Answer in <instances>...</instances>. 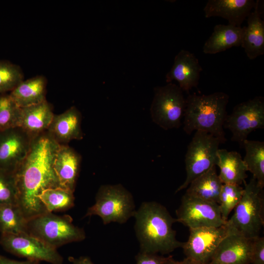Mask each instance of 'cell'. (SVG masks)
<instances>
[{
	"label": "cell",
	"instance_id": "cell-20",
	"mask_svg": "<svg viewBox=\"0 0 264 264\" xmlns=\"http://www.w3.org/2000/svg\"><path fill=\"white\" fill-rule=\"evenodd\" d=\"M54 116L52 107L46 100L20 108L18 127L34 138L47 131Z\"/></svg>",
	"mask_w": 264,
	"mask_h": 264
},
{
	"label": "cell",
	"instance_id": "cell-9",
	"mask_svg": "<svg viewBox=\"0 0 264 264\" xmlns=\"http://www.w3.org/2000/svg\"><path fill=\"white\" fill-rule=\"evenodd\" d=\"M224 127L232 134L231 140L242 145L253 131L264 127V98L256 96L237 104L227 115Z\"/></svg>",
	"mask_w": 264,
	"mask_h": 264
},
{
	"label": "cell",
	"instance_id": "cell-14",
	"mask_svg": "<svg viewBox=\"0 0 264 264\" xmlns=\"http://www.w3.org/2000/svg\"><path fill=\"white\" fill-rule=\"evenodd\" d=\"M253 240L230 231L208 264H250Z\"/></svg>",
	"mask_w": 264,
	"mask_h": 264
},
{
	"label": "cell",
	"instance_id": "cell-35",
	"mask_svg": "<svg viewBox=\"0 0 264 264\" xmlns=\"http://www.w3.org/2000/svg\"><path fill=\"white\" fill-rule=\"evenodd\" d=\"M68 260L72 264H94L90 259L87 256H81L78 258L69 257Z\"/></svg>",
	"mask_w": 264,
	"mask_h": 264
},
{
	"label": "cell",
	"instance_id": "cell-25",
	"mask_svg": "<svg viewBox=\"0 0 264 264\" xmlns=\"http://www.w3.org/2000/svg\"><path fill=\"white\" fill-rule=\"evenodd\" d=\"M245 154L243 159L247 169L259 184L264 186V142L245 140Z\"/></svg>",
	"mask_w": 264,
	"mask_h": 264
},
{
	"label": "cell",
	"instance_id": "cell-27",
	"mask_svg": "<svg viewBox=\"0 0 264 264\" xmlns=\"http://www.w3.org/2000/svg\"><path fill=\"white\" fill-rule=\"evenodd\" d=\"M73 193L61 187L50 188L44 190L38 198L47 212L63 211L73 207Z\"/></svg>",
	"mask_w": 264,
	"mask_h": 264
},
{
	"label": "cell",
	"instance_id": "cell-26",
	"mask_svg": "<svg viewBox=\"0 0 264 264\" xmlns=\"http://www.w3.org/2000/svg\"><path fill=\"white\" fill-rule=\"evenodd\" d=\"M27 222L18 204L0 205L1 234L27 233Z\"/></svg>",
	"mask_w": 264,
	"mask_h": 264
},
{
	"label": "cell",
	"instance_id": "cell-2",
	"mask_svg": "<svg viewBox=\"0 0 264 264\" xmlns=\"http://www.w3.org/2000/svg\"><path fill=\"white\" fill-rule=\"evenodd\" d=\"M133 217L140 252L166 254L182 247L183 242L176 239V231L173 228L176 218L160 203L142 202Z\"/></svg>",
	"mask_w": 264,
	"mask_h": 264
},
{
	"label": "cell",
	"instance_id": "cell-28",
	"mask_svg": "<svg viewBox=\"0 0 264 264\" xmlns=\"http://www.w3.org/2000/svg\"><path fill=\"white\" fill-rule=\"evenodd\" d=\"M243 193V188L240 185L223 184L220 194L219 205L222 219L225 222L240 202Z\"/></svg>",
	"mask_w": 264,
	"mask_h": 264
},
{
	"label": "cell",
	"instance_id": "cell-21",
	"mask_svg": "<svg viewBox=\"0 0 264 264\" xmlns=\"http://www.w3.org/2000/svg\"><path fill=\"white\" fill-rule=\"evenodd\" d=\"M244 26L230 24L216 25L213 31L203 46L205 54H214L233 47L241 46Z\"/></svg>",
	"mask_w": 264,
	"mask_h": 264
},
{
	"label": "cell",
	"instance_id": "cell-13",
	"mask_svg": "<svg viewBox=\"0 0 264 264\" xmlns=\"http://www.w3.org/2000/svg\"><path fill=\"white\" fill-rule=\"evenodd\" d=\"M33 138L15 127L0 132V169L15 173L26 157Z\"/></svg>",
	"mask_w": 264,
	"mask_h": 264
},
{
	"label": "cell",
	"instance_id": "cell-33",
	"mask_svg": "<svg viewBox=\"0 0 264 264\" xmlns=\"http://www.w3.org/2000/svg\"><path fill=\"white\" fill-rule=\"evenodd\" d=\"M168 259L157 254L139 252L135 256L136 264H164Z\"/></svg>",
	"mask_w": 264,
	"mask_h": 264
},
{
	"label": "cell",
	"instance_id": "cell-37",
	"mask_svg": "<svg viewBox=\"0 0 264 264\" xmlns=\"http://www.w3.org/2000/svg\"></svg>",
	"mask_w": 264,
	"mask_h": 264
},
{
	"label": "cell",
	"instance_id": "cell-36",
	"mask_svg": "<svg viewBox=\"0 0 264 264\" xmlns=\"http://www.w3.org/2000/svg\"><path fill=\"white\" fill-rule=\"evenodd\" d=\"M164 264H198L192 262L187 258H185L184 260L181 261H177L175 260L172 256H169L168 257V259Z\"/></svg>",
	"mask_w": 264,
	"mask_h": 264
},
{
	"label": "cell",
	"instance_id": "cell-12",
	"mask_svg": "<svg viewBox=\"0 0 264 264\" xmlns=\"http://www.w3.org/2000/svg\"><path fill=\"white\" fill-rule=\"evenodd\" d=\"M176 221L189 229L219 227L224 225L218 203L202 200L185 193L176 209Z\"/></svg>",
	"mask_w": 264,
	"mask_h": 264
},
{
	"label": "cell",
	"instance_id": "cell-3",
	"mask_svg": "<svg viewBox=\"0 0 264 264\" xmlns=\"http://www.w3.org/2000/svg\"><path fill=\"white\" fill-rule=\"evenodd\" d=\"M229 98L227 94L219 91L208 95L189 94L186 98L184 132L188 134L194 131L204 132L224 143L226 139L223 128Z\"/></svg>",
	"mask_w": 264,
	"mask_h": 264
},
{
	"label": "cell",
	"instance_id": "cell-15",
	"mask_svg": "<svg viewBox=\"0 0 264 264\" xmlns=\"http://www.w3.org/2000/svg\"><path fill=\"white\" fill-rule=\"evenodd\" d=\"M202 68L198 59L189 51L181 49L175 56L174 64L166 75L167 83L174 80L183 91L197 87Z\"/></svg>",
	"mask_w": 264,
	"mask_h": 264
},
{
	"label": "cell",
	"instance_id": "cell-30",
	"mask_svg": "<svg viewBox=\"0 0 264 264\" xmlns=\"http://www.w3.org/2000/svg\"><path fill=\"white\" fill-rule=\"evenodd\" d=\"M23 78V73L19 66L0 60V94L11 91Z\"/></svg>",
	"mask_w": 264,
	"mask_h": 264
},
{
	"label": "cell",
	"instance_id": "cell-17",
	"mask_svg": "<svg viewBox=\"0 0 264 264\" xmlns=\"http://www.w3.org/2000/svg\"><path fill=\"white\" fill-rule=\"evenodd\" d=\"M81 156L66 144H60L56 153L53 169L60 187L74 192L79 175Z\"/></svg>",
	"mask_w": 264,
	"mask_h": 264
},
{
	"label": "cell",
	"instance_id": "cell-22",
	"mask_svg": "<svg viewBox=\"0 0 264 264\" xmlns=\"http://www.w3.org/2000/svg\"><path fill=\"white\" fill-rule=\"evenodd\" d=\"M217 166L220 169L219 176L223 184L241 185L245 182L248 171L241 154L236 151L219 149Z\"/></svg>",
	"mask_w": 264,
	"mask_h": 264
},
{
	"label": "cell",
	"instance_id": "cell-1",
	"mask_svg": "<svg viewBox=\"0 0 264 264\" xmlns=\"http://www.w3.org/2000/svg\"><path fill=\"white\" fill-rule=\"evenodd\" d=\"M59 145L47 131L35 137L15 172L18 204L27 220L47 212L38 198L44 190L60 187L53 169Z\"/></svg>",
	"mask_w": 264,
	"mask_h": 264
},
{
	"label": "cell",
	"instance_id": "cell-34",
	"mask_svg": "<svg viewBox=\"0 0 264 264\" xmlns=\"http://www.w3.org/2000/svg\"><path fill=\"white\" fill-rule=\"evenodd\" d=\"M39 263L38 261L29 260L18 261L9 259L5 257L0 255V264H39Z\"/></svg>",
	"mask_w": 264,
	"mask_h": 264
},
{
	"label": "cell",
	"instance_id": "cell-4",
	"mask_svg": "<svg viewBox=\"0 0 264 264\" xmlns=\"http://www.w3.org/2000/svg\"><path fill=\"white\" fill-rule=\"evenodd\" d=\"M263 188L253 177L244 183L241 199L225 223L230 231L250 239L260 236L264 224Z\"/></svg>",
	"mask_w": 264,
	"mask_h": 264
},
{
	"label": "cell",
	"instance_id": "cell-31",
	"mask_svg": "<svg viewBox=\"0 0 264 264\" xmlns=\"http://www.w3.org/2000/svg\"><path fill=\"white\" fill-rule=\"evenodd\" d=\"M18 201L15 173L0 169V205L18 204Z\"/></svg>",
	"mask_w": 264,
	"mask_h": 264
},
{
	"label": "cell",
	"instance_id": "cell-10",
	"mask_svg": "<svg viewBox=\"0 0 264 264\" xmlns=\"http://www.w3.org/2000/svg\"><path fill=\"white\" fill-rule=\"evenodd\" d=\"M0 243L7 251L26 260L62 264L63 258L55 249L27 233L1 234Z\"/></svg>",
	"mask_w": 264,
	"mask_h": 264
},
{
	"label": "cell",
	"instance_id": "cell-23",
	"mask_svg": "<svg viewBox=\"0 0 264 264\" xmlns=\"http://www.w3.org/2000/svg\"><path fill=\"white\" fill-rule=\"evenodd\" d=\"M47 80L37 75L21 82L9 95L20 108L39 103L45 100Z\"/></svg>",
	"mask_w": 264,
	"mask_h": 264
},
{
	"label": "cell",
	"instance_id": "cell-24",
	"mask_svg": "<svg viewBox=\"0 0 264 264\" xmlns=\"http://www.w3.org/2000/svg\"><path fill=\"white\" fill-rule=\"evenodd\" d=\"M223 183L217 174L216 166L193 180L187 187L185 194L219 204Z\"/></svg>",
	"mask_w": 264,
	"mask_h": 264
},
{
	"label": "cell",
	"instance_id": "cell-6",
	"mask_svg": "<svg viewBox=\"0 0 264 264\" xmlns=\"http://www.w3.org/2000/svg\"><path fill=\"white\" fill-rule=\"evenodd\" d=\"M72 221L69 215L60 216L46 212L27 220V233L57 249L86 238L84 230Z\"/></svg>",
	"mask_w": 264,
	"mask_h": 264
},
{
	"label": "cell",
	"instance_id": "cell-8",
	"mask_svg": "<svg viewBox=\"0 0 264 264\" xmlns=\"http://www.w3.org/2000/svg\"><path fill=\"white\" fill-rule=\"evenodd\" d=\"M180 87L172 83L154 88L150 107L153 121L165 130L181 125L186 108V98Z\"/></svg>",
	"mask_w": 264,
	"mask_h": 264
},
{
	"label": "cell",
	"instance_id": "cell-18",
	"mask_svg": "<svg viewBox=\"0 0 264 264\" xmlns=\"http://www.w3.org/2000/svg\"><path fill=\"white\" fill-rule=\"evenodd\" d=\"M80 112L72 106L60 114L54 115L47 132L59 144L81 140L83 136Z\"/></svg>",
	"mask_w": 264,
	"mask_h": 264
},
{
	"label": "cell",
	"instance_id": "cell-19",
	"mask_svg": "<svg viewBox=\"0 0 264 264\" xmlns=\"http://www.w3.org/2000/svg\"><path fill=\"white\" fill-rule=\"evenodd\" d=\"M261 2V0H256L254 10L247 18V25L244 26L241 46L250 60L264 53V22L261 18L263 9Z\"/></svg>",
	"mask_w": 264,
	"mask_h": 264
},
{
	"label": "cell",
	"instance_id": "cell-29",
	"mask_svg": "<svg viewBox=\"0 0 264 264\" xmlns=\"http://www.w3.org/2000/svg\"><path fill=\"white\" fill-rule=\"evenodd\" d=\"M20 108L9 94H0V131L18 127Z\"/></svg>",
	"mask_w": 264,
	"mask_h": 264
},
{
	"label": "cell",
	"instance_id": "cell-16",
	"mask_svg": "<svg viewBox=\"0 0 264 264\" xmlns=\"http://www.w3.org/2000/svg\"><path fill=\"white\" fill-rule=\"evenodd\" d=\"M255 3L254 0H208L203 12L206 18L221 17L226 20L228 24L241 26Z\"/></svg>",
	"mask_w": 264,
	"mask_h": 264
},
{
	"label": "cell",
	"instance_id": "cell-11",
	"mask_svg": "<svg viewBox=\"0 0 264 264\" xmlns=\"http://www.w3.org/2000/svg\"><path fill=\"white\" fill-rule=\"evenodd\" d=\"M189 232L181 247L186 258L198 264H208L230 230L225 223L219 227L191 228Z\"/></svg>",
	"mask_w": 264,
	"mask_h": 264
},
{
	"label": "cell",
	"instance_id": "cell-7",
	"mask_svg": "<svg viewBox=\"0 0 264 264\" xmlns=\"http://www.w3.org/2000/svg\"><path fill=\"white\" fill-rule=\"evenodd\" d=\"M220 143L218 138L210 133L199 131L195 132L185 154L186 177L176 193L187 188L193 180L217 166Z\"/></svg>",
	"mask_w": 264,
	"mask_h": 264
},
{
	"label": "cell",
	"instance_id": "cell-32",
	"mask_svg": "<svg viewBox=\"0 0 264 264\" xmlns=\"http://www.w3.org/2000/svg\"><path fill=\"white\" fill-rule=\"evenodd\" d=\"M251 264H264V238L258 237L252 242Z\"/></svg>",
	"mask_w": 264,
	"mask_h": 264
},
{
	"label": "cell",
	"instance_id": "cell-5",
	"mask_svg": "<svg viewBox=\"0 0 264 264\" xmlns=\"http://www.w3.org/2000/svg\"><path fill=\"white\" fill-rule=\"evenodd\" d=\"M135 205L133 196L121 184L101 185L95 196V203L87 210L85 217L96 215L104 224L126 223L133 217Z\"/></svg>",
	"mask_w": 264,
	"mask_h": 264
}]
</instances>
